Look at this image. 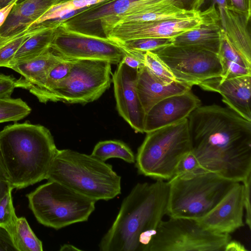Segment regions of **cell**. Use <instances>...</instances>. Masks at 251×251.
Here are the masks:
<instances>
[{"instance_id": "1", "label": "cell", "mask_w": 251, "mask_h": 251, "mask_svg": "<svg viewBox=\"0 0 251 251\" xmlns=\"http://www.w3.org/2000/svg\"><path fill=\"white\" fill-rule=\"evenodd\" d=\"M192 151L202 167L242 182L251 174V122L228 108L200 106L187 117Z\"/></svg>"}, {"instance_id": "2", "label": "cell", "mask_w": 251, "mask_h": 251, "mask_svg": "<svg viewBox=\"0 0 251 251\" xmlns=\"http://www.w3.org/2000/svg\"><path fill=\"white\" fill-rule=\"evenodd\" d=\"M168 181L138 183L123 200L112 225L101 238V251H149L166 214Z\"/></svg>"}, {"instance_id": "3", "label": "cell", "mask_w": 251, "mask_h": 251, "mask_svg": "<svg viewBox=\"0 0 251 251\" xmlns=\"http://www.w3.org/2000/svg\"><path fill=\"white\" fill-rule=\"evenodd\" d=\"M58 150L50 130L39 124L15 123L0 131L3 163L14 188H25L46 179Z\"/></svg>"}, {"instance_id": "4", "label": "cell", "mask_w": 251, "mask_h": 251, "mask_svg": "<svg viewBox=\"0 0 251 251\" xmlns=\"http://www.w3.org/2000/svg\"><path fill=\"white\" fill-rule=\"evenodd\" d=\"M96 201H108L121 193V177L112 166L95 157L71 150H58L47 176Z\"/></svg>"}, {"instance_id": "5", "label": "cell", "mask_w": 251, "mask_h": 251, "mask_svg": "<svg viewBox=\"0 0 251 251\" xmlns=\"http://www.w3.org/2000/svg\"><path fill=\"white\" fill-rule=\"evenodd\" d=\"M168 182L166 214L170 217L196 220L208 213L239 182L209 171L175 176Z\"/></svg>"}, {"instance_id": "6", "label": "cell", "mask_w": 251, "mask_h": 251, "mask_svg": "<svg viewBox=\"0 0 251 251\" xmlns=\"http://www.w3.org/2000/svg\"><path fill=\"white\" fill-rule=\"evenodd\" d=\"M192 151L187 119L147 133L135 157L139 174L170 180L181 158Z\"/></svg>"}, {"instance_id": "7", "label": "cell", "mask_w": 251, "mask_h": 251, "mask_svg": "<svg viewBox=\"0 0 251 251\" xmlns=\"http://www.w3.org/2000/svg\"><path fill=\"white\" fill-rule=\"evenodd\" d=\"M26 197L37 221L56 230L88 221L96 201L54 181L38 186Z\"/></svg>"}, {"instance_id": "8", "label": "cell", "mask_w": 251, "mask_h": 251, "mask_svg": "<svg viewBox=\"0 0 251 251\" xmlns=\"http://www.w3.org/2000/svg\"><path fill=\"white\" fill-rule=\"evenodd\" d=\"M230 240V234L205 229L196 220L170 217L160 222L149 251H224Z\"/></svg>"}, {"instance_id": "9", "label": "cell", "mask_w": 251, "mask_h": 251, "mask_svg": "<svg viewBox=\"0 0 251 251\" xmlns=\"http://www.w3.org/2000/svg\"><path fill=\"white\" fill-rule=\"evenodd\" d=\"M111 65L102 60H74L70 72L53 91L51 101L85 104L97 100L110 86Z\"/></svg>"}, {"instance_id": "10", "label": "cell", "mask_w": 251, "mask_h": 251, "mask_svg": "<svg viewBox=\"0 0 251 251\" xmlns=\"http://www.w3.org/2000/svg\"><path fill=\"white\" fill-rule=\"evenodd\" d=\"M178 0H107L90 6L63 21L69 28L88 33L98 27L106 37L113 27L123 18L152 9L176 6Z\"/></svg>"}, {"instance_id": "11", "label": "cell", "mask_w": 251, "mask_h": 251, "mask_svg": "<svg viewBox=\"0 0 251 251\" xmlns=\"http://www.w3.org/2000/svg\"><path fill=\"white\" fill-rule=\"evenodd\" d=\"M170 70L177 81L193 86L221 77L218 54L194 46L173 44L153 51Z\"/></svg>"}, {"instance_id": "12", "label": "cell", "mask_w": 251, "mask_h": 251, "mask_svg": "<svg viewBox=\"0 0 251 251\" xmlns=\"http://www.w3.org/2000/svg\"><path fill=\"white\" fill-rule=\"evenodd\" d=\"M50 48L64 58L96 59L118 64L126 54L117 43L108 38L75 30L62 22L57 26Z\"/></svg>"}, {"instance_id": "13", "label": "cell", "mask_w": 251, "mask_h": 251, "mask_svg": "<svg viewBox=\"0 0 251 251\" xmlns=\"http://www.w3.org/2000/svg\"><path fill=\"white\" fill-rule=\"evenodd\" d=\"M201 11L200 16L193 18L119 24L113 27L106 38L117 44L141 38H173L202 24L207 10Z\"/></svg>"}, {"instance_id": "14", "label": "cell", "mask_w": 251, "mask_h": 251, "mask_svg": "<svg viewBox=\"0 0 251 251\" xmlns=\"http://www.w3.org/2000/svg\"><path fill=\"white\" fill-rule=\"evenodd\" d=\"M138 72L121 61L112 74V82L119 115L135 132L143 133L146 113L136 88Z\"/></svg>"}, {"instance_id": "15", "label": "cell", "mask_w": 251, "mask_h": 251, "mask_svg": "<svg viewBox=\"0 0 251 251\" xmlns=\"http://www.w3.org/2000/svg\"><path fill=\"white\" fill-rule=\"evenodd\" d=\"M244 185L237 182L208 213L197 221L205 229L230 234L244 226Z\"/></svg>"}, {"instance_id": "16", "label": "cell", "mask_w": 251, "mask_h": 251, "mask_svg": "<svg viewBox=\"0 0 251 251\" xmlns=\"http://www.w3.org/2000/svg\"><path fill=\"white\" fill-rule=\"evenodd\" d=\"M201 105V100L191 90L165 98L146 113L144 131L147 133L181 122Z\"/></svg>"}, {"instance_id": "17", "label": "cell", "mask_w": 251, "mask_h": 251, "mask_svg": "<svg viewBox=\"0 0 251 251\" xmlns=\"http://www.w3.org/2000/svg\"><path fill=\"white\" fill-rule=\"evenodd\" d=\"M198 86L204 90L219 93L227 107L251 122V75L226 79L216 77Z\"/></svg>"}, {"instance_id": "18", "label": "cell", "mask_w": 251, "mask_h": 251, "mask_svg": "<svg viewBox=\"0 0 251 251\" xmlns=\"http://www.w3.org/2000/svg\"><path fill=\"white\" fill-rule=\"evenodd\" d=\"M204 22L198 27L181 33L173 39V44L178 46H194L218 53L225 31L220 24L215 5L207 8Z\"/></svg>"}, {"instance_id": "19", "label": "cell", "mask_w": 251, "mask_h": 251, "mask_svg": "<svg viewBox=\"0 0 251 251\" xmlns=\"http://www.w3.org/2000/svg\"><path fill=\"white\" fill-rule=\"evenodd\" d=\"M64 59L50 48L35 57L14 64L10 69L22 75L16 79V87L30 91L40 87L50 69Z\"/></svg>"}, {"instance_id": "20", "label": "cell", "mask_w": 251, "mask_h": 251, "mask_svg": "<svg viewBox=\"0 0 251 251\" xmlns=\"http://www.w3.org/2000/svg\"><path fill=\"white\" fill-rule=\"evenodd\" d=\"M192 86L177 81L165 84L153 77L145 66L138 70L136 88L146 113L162 100L191 90Z\"/></svg>"}, {"instance_id": "21", "label": "cell", "mask_w": 251, "mask_h": 251, "mask_svg": "<svg viewBox=\"0 0 251 251\" xmlns=\"http://www.w3.org/2000/svg\"><path fill=\"white\" fill-rule=\"evenodd\" d=\"M63 0H25L16 3L0 27V37L15 34L26 28L52 5Z\"/></svg>"}, {"instance_id": "22", "label": "cell", "mask_w": 251, "mask_h": 251, "mask_svg": "<svg viewBox=\"0 0 251 251\" xmlns=\"http://www.w3.org/2000/svg\"><path fill=\"white\" fill-rule=\"evenodd\" d=\"M251 19L229 9L225 10V34L238 53L251 64Z\"/></svg>"}, {"instance_id": "23", "label": "cell", "mask_w": 251, "mask_h": 251, "mask_svg": "<svg viewBox=\"0 0 251 251\" xmlns=\"http://www.w3.org/2000/svg\"><path fill=\"white\" fill-rule=\"evenodd\" d=\"M218 55L222 69L221 79L251 75V64H249L231 46L225 32Z\"/></svg>"}, {"instance_id": "24", "label": "cell", "mask_w": 251, "mask_h": 251, "mask_svg": "<svg viewBox=\"0 0 251 251\" xmlns=\"http://www.w3.org/2000/svg\"><path fill=\"white\" fill-rule=\"evenodd\" d=\"M60 23L46 27L28 37L16 52L9 68L15 63L35 57L50 49Z\"/></svg>"}, {"instance_id": "25", "label": "cell", "mask_w": 251, "mask_h": 251, "mask_svg": "<svg viewBox=\"0 0 251 251\" xmlns=\"http://www.w3.org/2000/svg\"><path fill=\"white\" fill-rule=\"evenodd\" d=\"M9 233L17 251H42V242L38 238L25 217L17 216L2 226Z\"/></svg>"}, {"instance_id": "26", "label": "cell", "mask_w": 251, "mask_h": 251, "mask_svg": "<svg viewBox=\"0 0 251 251\" xmlns=\"http://www.w3.org/2000/svg\"><path fill=\"white\" fill-rule=\"evenodd\" d=\"M74 59L64 58L54 65L50 70L43 83L39 87L29 91L41 102L51 101L53 91L58 84L67 76L72 68Z\"/></svg>"}, {"instance_id": "27", "label": "cell", "mask_w": 251, "mask_h": 251, "mask_svg": "<svg viewBox=\"0 0 251 251\" xmlns=\"http://www.w3.org/2000/svg\"><path fill=\"white\" fill-rule=\"evenodd\" d=\"M56 24H42L27 27L12 35L0 37V67L9 68L16 52L28 37L46 27Z\"/></svg>"}, {"instance_id": "28", "label": "cell", "mask_w": 251, "mask_h": 251, "mask_svg": "<svg viewBox=\"0 0 251 251\" xmlns=\"http://www.w3.org/2000/svg\"><path fill=\"white\" fill-rule=\"evenodd\" d=\"M106 0H63L52 5L27 27L56 22V20L72 11L86 8Z\"/></svg>"}, {"instance_id": "29", "label": "cell", "mask_w": 251, "mask_h": 251, "mask_svg": "<svg viewBox=\"0 0 251 251\" xmlns=\"http://www.w3.org/2000/svg\"><path fill=\"white\" fill-rule=\"evenodd\" d=\"M91 154L104 162L113 158H119L129 163L135 161V156L131 149L120 140L100 141L95 146Z\"/></svg>"}, {"instance_id": "30", "label": "cell", "mask_w": 251, "mask_h": 251, "mask_svg": "<svg viewBox=\"0 0 251 251\" xmlns=\"http://www.w3.org/2000/svg\"><path fill=\"white\" fill-rule=\"evenodd\" d=\"M31 111V108L20 98L0 100V123L21 120Z\"/></svg>"}, {"instance_id": "31", "label": "cell", "mask_w": 251, "mask_h": 251, "mask_svg": "<svg viewBox=\"0 0 251 251\" xmlns=\"http://www.w3.org/2000/svg\"><path fill=\"white\" fill-rule=\"evenodd\" d=\"M144 63L151 75L159 82L169 84L177 81L166 65L153 52H145Z\"/></svg>"}, {"instance_id": "32", "label": "cell", "mask_w": 251, "mask_h": 251, "mask_svg": "<svg viewBox=\"0 0 251 251\" xmlns=\"http://www.w3.org/2000/svg\"><path fill=\"white\" fill-rule=\"evenodd\" d=\"M13 189L8 181L0 180V226L7 225L17 216L12 196Z\"/></svg>"}, {"instance_id": "33", "label": "cell", "mask_w": 251, "mask_h": 251, "mask_svg": "<svg viewBox=\"0 0 251 251\" xmlns=\"http://www.w3.org/2000/svg\"><path fill=\"white\" fill-rule=\"evenodd\" d=\"M172 44V38H149L128 40L118 44L124 49L145 52Z\"/></svg>"}, {"instance_id": "34", "label": "cell", "mask_w": 251, "mask_h": 251, "mask_svg": "<svg viewBox=\"0 0 251 251\" xmlns=\"http://www.w3.org/2000/svg\"><path fill=\"white\" fill-rule=\"evenodd\" d=\"M204 171H207L202 167L191 151L180 160L176 168L174 176L192 175Z\"/></svg>"}, {"instance_id": "35", "label": "cell", "mask_w": 251, "mask_h": 251, "mask_svg": "<svg viewBox=\"0 0 251 251\" xmlns=\"http://www.w3.org/2000/svg\"><path fill=\"white\" fill-rule=\"evenodd\" d=\"M126 54L121 62L130 68L139 70L144 67L145 52L123 48Z\"/></svg>"}, {"instance_id": "36", "label": "cell", "mask_w": 251, "mask_h": 251, "mask_svg": "<svg viewBox=\"0 0 251 251\" xmlns=\"http://www.w3.org/2000/svg\"><path fill=\"white\" fill-rule=\"evenodd\" d=\"M15 77L0 73V100L11 98L16 87Z\"/></svg>"}, {"instance_id": "37", "label": "cell", "mask_w": 251, "mask_h": 251, "mask_svg": "<svg viewBox=\"0 0 251 251\" xmlns=\"http://www.w3.org/2000/svg\"><path fill=\"white\" fill-rule=\"evenodd\" d=\"M227 7L240 13L248 19L251 17V0H226Z\"/></svg>"}, {"instance_id": "38", "label": "cell", "mask_w": 251, "mask_h": 251, "mask_svg": "<svg viewBox=\"0 0 251 251\" xmlns=\"http://www.w3.org/2000/svg\"><path fill=\"white\" fill-rule=\"evenodd\" d=\"M251 175H250L242 182L244 186V209L246 212V224L251 229V207L250 202Z\"/></svg>"}, {"instance_id": "39", "label": "cell", "mask_w": 251, "mask_h": 251, "mask_svg": "<svg viewBox=\"0 0 251 251\" xmlns=\"http://www.w3.org/2000/svg\"><path fill=\"white\" fill-rule=\"evenodd\" d=\"M17 251L7 230L0 226V251Z\"/></svg>"}, {"instance_id": "40", "label": "cell", "mask_w": 251, "mask_h": 251, "mask_svg": "<svg viewBox=\"0 0 251 251\" xmlns=\"http://www.w3.org/2000/svg\"><path fill=\"white\" fill-rule=\"evenodd\" d=\"M212 4L217 5L218 9L220 25L224 30L225 25V10L227 5L226 0H211Z\"/></svg>"}, {"instance_id": "41", "label": "cell", "mask_w": 251, "mask_h": 251, "mask_svg": "<svg viewBox=\"0 0 251 251\" xmlns=\"http://www.w3.org/2000/svg\"><path fill=\"white\" fill-rule=\"evenodd\" d=\"M19 0H13L8 4L0 9V27L2 25L14 5Z\"/></svg>"}, {"instance_id": "42", "label": "cell", "mask_w": 251, "mask_h": 251, "mask_svg": "<svg viewBox=\"0 0 251 251\" xmlns=\"http://www.w3.org/2000/svg\"><path fill=\"white\" fill-rule=\"evenodd\" d=\"M245 247L239 241L230 240L225 247L224 251H248Z\"/></svg>"}, {"instance_id": "43", "label": "cell", "mask_w": 251, "mask_h": 251, "mask_svg": "<svg viewBox=\"0 0 251 251\" xmlns=\"http://www.w3.org/2000/svg\"><path fill=\"white\" fill-rule=\"evenodd\" d=\"M0 180L8 181V176L5 171L0 151Z\"/></svg>"}, {"instance_id": "44", "label": "cell", "mask_w": 251, "mask_h": 251, "mask_svg": "<svg viewBox=\"0 0 251 251\" xmlns=\"http://www.w3.org/2000/svg\"><path fill=\"white\" fill-rule=\"evenodd\" d=\"M81 250L70 244H64L61 247L60 251H80Z\"/></svg>"}, {"instance_id": "45", "label": "cell", "mask_w": 251, "mask_h": 251, "mask_svg": "<svg viewBox=\"0 0 251 251\" xmlns=\"http://www.w3.org/2000/svg\"><path fill=\"white\" fill-rule=\"evenodd\" d=\"M12 0H0V9L8 4ZM24 0H19V1L17 3L20 2Z\"/></svg>"}]
</instances>
